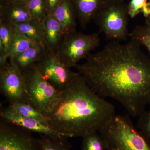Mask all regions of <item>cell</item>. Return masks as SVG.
I'll return each mask as SVG.
<instances>
[{
	"instance_id": "1",
	"label": "cell",
	"mask_w": 150,
	"mask_h": 150,
	"mask_svg": "<svg viewBox=\"0 0 150 150\" xmlns=\"http://www.w3.org/2000/svg\"><path fill=\"white\" fill-rule=\"evenodd\" d=\"M141 46L131 39L113 40L75 67L95 93L117 100L137 117L150 105V59Z\"/></svg>"
},
{
	"instance_id": "2",
	"label": "cell",
	"mask_w": 150,
	"mask_h": 150,
	"mask_svg": "<svg viewBox=\"0 0 150 150\" xmlns=\"http://www.w3.org/2000/svg\"><path fill=\"white\" fill-rule=\"evenodd\" d=\"M43 115L52 128L70 138L99 132L116 114L114 105L95 93L78 73Z\"/></svg>"
},
{
	"instance_id": "3",
	"label": "cell",
	"mask_w": 150,
	"mask_h": 150,
	"mask_svg": "<svg viewBox=\"0 0 150 150\" xmlns=\"http://www.w3.org/2000/svg\"><path fill=\"white\" fill-rule=\"evenodd\" d=\"M107 150H150V147L127 115H116L99 132Z\"/></svg>"
},
{
	"instance_id": "4",
	"label": "cell",
	"mask_w": 150,
	"mask_h": 150,
	"mask_svg": "<svg viewBox=\"0 0 150 150\" xmlns=\"http://www.w3.org/2000/svg\"><path fill=\"white\" fill-rule=\"evenodd\" d=\"M129 18L126 3L106 0L93 21L108 39L119 41L126 40L129 36Z\"/></svg>"
},
{
	"instance_id": "5",
	"label": "cell",
	"mask_w": 150,
	"mask_h": 150,
	"mask_svg": "<svg viewBox=\"0 0 150 150\" xmlns=\"http://www.w3.org/2000/svg\"><path fill=\"white\" fill-rule=\"evenodd\" d=\"M100 43L98 33L85 34L76 30L64 35L55 53L69 68L75 67L81 59L87 58Z\"/></svg>"
},
{
	"instance_id": "6",
	"label": "cell",
	"mask_w": 150,
	"mask_h": 150,
	"mask_svg": "<svg viewBox=\"0 0 150 150\" xmlns=\"http://www.w3.org/2000/svg\"><path fill=\"white\" fill-rule=\"evenodd\" d=\"M22 73L32 104L44 114L56 99L59 91L43 78L36 64Z\"/></svg>"
},
{
	"instance_id": "7",
	"label": "cell",
	"mask_w": 150,
	"mask_h": 150,
	"mask_svg": "<svg viewBox=\"0 0 150 150\" xmlns=\"http://www.w3.org/2000/svg\"><path fill=\"white\" fill-rule=\"evenodd\" d=\"M0 91L9 104L25 103L33 105L28 93L23 74L11 60L0 70Z\"/></svg>"
},
{
	"instance_id": "8",
	"label": "cell",
	"mask_w": 150,
	"mask_h": 150,
	"mask_svg": "<svg viewBox=\"0 0 150 150\" xmlns=\"http://www.w3.org/2000/svg\"><path fill=\"white\" fill-rule=\"evenodd\" d=\"M32 133L1 118L0 150H43Z\"/></svg>"
},
{
	"instance_id": "9",
	"label": "cell",
	"mask_w": 150,
	"mask_h": 150,
	"mask_svg": "<svg viewBox=\"0 0 150 150\" xmlns=\"http://www.w3.org/2000/svg\"><path fill=\"white\" fill-rule=\"evenodd\" d=\"M35 64L43 78L59 91L68 86L78 73L71 71L55 52L49 50Z\"/></svg>"
},
{
	"instance_id": "10",
	"label": "cell",
	"mask_w": 150,
	"mask_h": 150,
	"mask_svg": "<svg viewBox=\"0 0 150 150\" xmlns=\"http://www.w3.org/2000/svg\"><path fill=\"white\" fill-rule=\"evenodd\" d=\"M0 117L5 121L16 126L41 135H46L55 138H62L66 136L60 134L51 126L34 118H28L20 115L11 110L8 107H1Z\"/></svg>"
},
{
	"instance_id": "11",
	"label": "cell",
	"mask_w": 150,
	"mask_h": 150,
	"mask_svg": "<svg viewBox=\"0 0 150 150\" xmlns=\"http://www.w3.org/2000/svg\"><path fill=\"white\" fill-rule=\"evenodd\" d=\"M52 15L61 25L64 35L76 31L77 18L71 0H64Z\"/></svg>"
},
{
	"instance_id": "12",
	"label": "cell",
	"mask_w": 150,
	"mask_h": 150,
	"mask_svg": "<svg viewBox=\"0 0 150 150\" xmlns=\"http://www.w3.org/2000/svg\"><path fill=\"white\" fill-rule=\"evenodd\" d=\"M77 18L81 26L85 28L94 19L106 0H71Z\"/></svg>"
},
{
	"instance_id": "13",
	"label": "cell",
	"mask_w": 150,
	"mask_h": 150,
	"mask_svg": "<svg viewBox=\"0 0 150 150\" xmlns=\"http://www.w3.org/2000/svg\"><path fill=\"white\" fill-rule=\"evenodd\" d=\"M0 20L15 25L32 19L26 4L9 3L0 8Z\"/></svg>"
},
{
	"instance_id": "14",
	"label": "cell",
	"mask_w": 150,
	"mask_h": 150,
	"mask_svg": "<svg viewBox=\"0 0 150 150\" xmlns=\"http://www.w3.org/2000/svg\"><path fill=\"white\" fill-rule=\"evenodd\" d=\"M43 26L46 48L49 51L55 52L64 36L61 25L53 15H48Z\"/></svg>"
},
{
	"instance_id": "15",
	"label": "cell",
	"mask_w": 150,
	"mask_h": 150,
	"mask_svg": "<svg viewBox=\"0 0 150 150\" xmlns=\"http://www.w3.org/2000/svg\"><path fill=\"white\" fill-rule=\"evenodd\" d=\"M48 51L47 48L40 44H35L12 59V61L21 71L26 69L37 63Z\"/></svg>"
},
{
	"instance_id": "16",
	"label": "cell",
	"mask_w": 150,
	"mask_h": 150,
	"mask_svg": "<svg viewBox=\"0 0 150 150\" xmlns=\"http://www.w3.org/2000/svg\"><path fill=\"white\" fill-rule=\"evenodd\" d=\"M13 25L15 28L22 34L46 48L43 25L31 20Z\"/></svg>"
},
{
	"instance_id": "17",
	"label": "cell",
	"mask_w": 150,
	"mask_h": 150,
	"mask_svg": "<svg viewBox=\"0 0 150 150\" xmlns=\"http://www.w3.org/2000/svg\"><path fill=\"white\" fill-rule=\"evenodd\" d=\"M7 107L12 111L20 115L34 118L50 126L45 115L32 105L25 103H17L9 104Z\"/></svg>"
},
{
	"instance_id": "18",
	"label": "cell",
	"mask_w": 150,
	"mask_h": 150,
	"mask_svg": "<svg viewBox=\"0 0 150 150\" xmlns=\"http://www.w3.org/2000/svg\"><path fill=\"white\" fill-rule=\"evenodd\" d=\"M37 43L22 34L15 28L13 39L8 53L9 59H12L21 54Z\"/></svg>"
},
{
	"instance_id": "19",
	"label": "cell",
	"mask_w": 150,
	"mask_h": 150,
	"mask_svg": "<svg viewBox=\"0 0 150 150\" xmlns=\"http://www.w3.org/2000/svg\"><path fill=\"white\" fill-rule=\"evenodd\" d=\"M14 32L13 25L0 20V55H8Z\"/></svg>"
},
{
	"instance_id": "20",
	"label": "cell",
	"mask_w": 150,
	"mask_h": 150,
	"mask_svg": "<svg viewBox=\"0 0 150 150\" xmlns=\"http://www.w3.org/2000/svg\"><path fill=\"white\" fill-rule=\"evenodd\" d=\"M26 6L33 20L43 25L48 16L45 0H28Z\"/></svg>"
},
{
	"instance_id": "21",
	"label": "cell",
	"mask_w": 150,
	"mask_h": 150,
	"mask_svg": "<svg viewBox=\"0 0 150 150\" xmlns=\"http://www.w3.org/2000/svg\"><path fill=\"white\" fill-rule=\"evenodd\" d=\"M40 142L43 150H70L71 146L68 137L55 138L40 135Z\"/></svg>"
},
{
	"instance_id": "22",
	"label": "cell",
	"mask_w": 150,
	"mask_h": 150,
	"mask_svg": "<svg viewBox=\"0 0 150 150\" xmlns=\"http://www.w3.org/2000/svg\"><path fill=\"white\" fill-rule=\"evenodd\" d=\"M129 36L131 40L146 47L150 54V24L137 25L129 33Z\"/></svg>"
},
{
	"instance_id": "23",
	"label": "cell",
	"mask_w": 150,
	"mask_h": 150,
	"mask_svg": "<svg viewBox=\"0 0 150 150\" xmlns=\"http://www.w3.org/2000/svg\"><path fill=\"white\" fill-rule=\"evenodd\" d=\"M81 150H107L103 138L99 132H95L82 138Z\"/></svg>"
},
{
	"instance_id": "24",
	"label": "cell",
	"mask_w": 150,
	"mask_h": 150,
	"mask_svg": "<svg viewBox=\"0 0 150 150\" xmlns=\"http://www.w3.org/2000/svg\"><path fill=\"white\" fill-rule=\"evenodd\" d=\"M137 130L150 147V108L139 117Z\"/></svg>"
},
{
	"instance_id": "25",
	"label": "cell",
	"mask_w": 150,
	"mask_h": 150,
	"mask_svg": "<svg viewBox=\"0 0 150 150\" xmlns=\"http://www.w3.org/2000/svg\"><path fill=\"white\" fill-rule=\"evenodd\" d=\"M147 2L148 0H130L127 7L130 18H134L139 14L142 13Z\"/></svg>"
},
{
	"instance_id": "26",
	"label": "cell",
	"mask_w": 150,
	"mask_h": 150,
	"mask_svg": "<svg viewBox=\"0 0 150 150\" xmlns=\"http://www.w3.org/2000/svg\"><path fill=\"white\" fill-rule=\"evenodd\" d=\"M48 15H52L55 9L64 0H45Z\"/></svg>"
},
{
	"instance_id": "27",
	"label": "cell",
	"mask_w": 150,
	"mask_h": 150,
	"mask_svg": "<svg viewBox=\"0 0 150 150\" xmlns=\"http://www.w3.org/2000/svg\"><path fill=\"white\" fill-rule=\"evenodd\" d=\"M8 56L7 54L0 55V70L3 69L8 63Z\"/></svg>"
},
{
	"instance_id": "28",
	"label": "cell",
	"mask_w": 150,
	"mask_h": 150,
	"mask_svg": "<svg viewBox=\"0 0 150 150\" xmlns=\"http://www.w3.org/2000/svg\"><path fill=\"white\" fill-rule=\"evenodd\" d=\"M28 0H9L10 3L26 4Z\"/></svg>"
},
{
	"instance_id": "29",
	"label": "cell",
	"mask_w": 150,
	"mask_h": 150,
	"mask_svg": "<svg viewBox=\"0 0 150 150\" xmlns=\"http://www.w3.org/2000/svg\"><path fill=\"white\" fill-rule=\"evenodd\" d=\"M9 3V0H0V8L3 7Z\"/></svg>"
},
{
	"instance_id": "30",
	"label": "cell",
	"mask_w": 150,
	"mask_h": 150,
	"mask_svg": "<svg viewBox=\"0 0 150 150\" xmlns=\"http://www.w3.org/2000/svg\"><path fill=\"white\" fill-rule=\"evenodd\" d=\"M148 2L150 6V0H148ZM146 23L150 24V17L148 19L146 20Z\"/></svg>"
},
{
	"instance_id": "31",
	"label": "cell",
	"mask_w": 150,
	"mask_h": 150,
	"mask_svg": "<svg viewBox=\"0 0 150 150\" xmlns=\"http://www.w3.org/2000/svg\"><path fill=\"white\" fill-rule=\"evenodd\" d=\"M114 1H117L123 2H125V1H126V0H114Z\"/></svg>"
}]
</instances>
